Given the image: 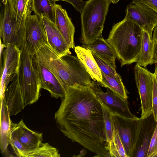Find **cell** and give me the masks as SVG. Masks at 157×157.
I'll use <instances>...</instances> for the list:
<instances>
[{"label":"cell","mask_w":157,"mask_h":157,"mask_svg":"<svg viewBox=\"0 0 157 157\" xmlns=\"http://www.w3.org/2000/svg\"><path fill=\"white\" fill-rule=\"evenodd\" d=\"M54 119L61 132L96 154L110 157L100 101L89 85L67 87Z\"/></svg>","instance_id":"1"},{"label":"cell","mask_w":157,"mask_h":157,"mask_svg":"<svg viewBox=\"0 0 157 157\" xmlns=\"http://www.w3.org/2000/svg\"><path fill=\"white\" fill-rule=\"evenodd\" d=\"M20 50L17 75L19 87L12 94L7 104L10 116L16 115L28 105L36 102L40 96V83L33 65V56L29 53L25 39Z\"/></svg>","instance_id":"2"},{"label":"cell","mask_w":157,"mask_h":157,"mask_svg":"<svg viewBox=\"0 0 157 157\" xmlns=\"http://www.w3.org/2000/svg\"><path fill=\"white\" fill-rule=\"evenodd\" d=\"M143 32L137 25L124 18L113 24L106 40L115 50L121 67L137 62Z\"/></svg>","instance_id":"3"},{"label":"cell","mask_w":157,"mask_h":157,"mask_svg":"<svg viewBox=\"0 0 157 157\" xmlns=\"http://www.w3.org/2000/svg\"><path fill=\"white\" fill-rule=\"evenodd\" d=\"M111 2L109 0H88L81 12V41L88 44L102 37L106 16Z\"/></svg>","instance_id":"4"},{"label":"cell","mask_w":157,"mask_h":157,"mask_svg":"<svg viewBox=\"0 0 157 157\" xmlns=\"http://www.w3.org/2000/svg\"><path fill=\"white\" fill-rule=\"evenodd\" d=\"M112 116L114 128L120 137L127 157H133L142 119L128 117L112 113Z\"/></svg>","instance_id":"5"},{"label":"cell","mask_w":157,"mask_h":157,"mask_svg":"<svg viewBox=\"0 0 157 157\" xmlns=\"http://www.w3.org/2000/svg\"><path fill=\"white\" fill-rule=\"evenodd\" d=\"M0 41L6 47L9 44L20 49L24 41L19 33L16 18L8 0H0Z\"/></svg>","instance_id":"6"},{"label":"cell","mask_w":157,"mask_h":157,"mask_svg":"<svg viewBox=\"0 0 157 157\" xmlns=\"http://www.w3.org/2000/svg\"><path fill=\"white\" fill-rule=\"evenodd\" d=\"M135 79L140 100V118L144 119L152 114L154 73L136 63L134 68Z\"/></svg>","instance_id":"7"},{"label":"cell","mask_w":157,"mask_h":157,"mask_svg":"<svg viewBox=\"0 0 157 157\" xmlns=\"http://www.w3.org/2000/svg\"><path fill=\"white\" fill-rule=\"evenodd\" d=\"M124 18L132 21L149 34L152 40V33L157 25V13L146 5L132 1L127 6Z\"/></svg>","instance_id":"8"},{"label":"cell","mask_w":157,"mask_h":157,"mask_svg":"<svg viewBox=\"0 0 157 157\" xmlns=\"http://www.w3.org/2000/svg\"><path fill=\"white\" fill-rule=\"evenodd\" d=\"M25 40L29 53L34 56L42 47L49 45L42 18L31 15L27 21Z\"/></svg>","instance_id":"9"},{"label":"cell","mask_w":157,"mask_h":157,"mask_svg":"<svg viewBox=\"0 0 157 157\" xmlns=\"http://www.w3.org/2000/svg\"><path fill=\"white\" fill-rule=\"evenodd\" d=\"M21 54L20 49L10 44L8 45L3 51V66L0 78L1 99L4 98L10 82L17 78Z\"/></svg>","instance_id":"10"},{"label":"cell","mask_w":157,"mask_h":157,"mask_svg":"<svg viewBox=\"0 0 157 157\" xmlns=\"http://www.w3.org/2000/svg\"><path fill=\"white\" fill-rule=\"evenodd\" d=\"M89 86L93 89L99 100L107 106L112 113L130 118L137 117L130 112L127 100L116 94L107 88V91L104 92L98 82L92 81Z\"/></svg>","instance_id":"11"},{"label":"cell","mask_w":157,"mask_h":157,"mask_svg":"<svg viewBox=\"0 0 157 157\" xmlns=\"http://www.w3.org/2000/svg\"><path fill=\"white\" fill-rule=\"evenodd\" d=\"M33 62L39 79L40 88L48 90L54 98H63L66 89L54 74L37 61L33 59Z\"/></svg>","instance_id":"12"},{"label":"cell","mask_w":157,"mask_h":157,"mask_svg":"<svg viewBox=\"0 0 157 157\" xmlns=\"http://www.w3.org/2000/svg\"><path fill=\"white\" fill-rule=\"evenodd\" d=\"M42 17L51 48L60 57L71 54L70 48L55 23L50 20L47 14H43Z\"/></svg>","instance_id":"13"},{"label":"cell","mask_w":157,"mask_h":157,"mask_svg":"<svg viewBox=\"0 0 157 157\" xmlns=\"http://www.w3.org/2000/svg\"><path fill=\"white\" fill-rule=\"evenodd\" d=\"M10 129L15 134L28 153L34 150L42 143V133L29 128L22 119L17 123L11 121Z\"/></svg>","instance_id":"14"},{"label":"cell","mask_w":157,"mask_h":157,"mask_svg":"<svg viewBox=\"0 0 157 157\" xmlns=\"http://www.w3.org/2000/svg\"><path fill=\"white\" fill-rule=\"evenodd\" d=\"M53 4L55 12L54 23L70 48L74 49L75 26L66 10L60 5L55 3Z\"/></svg>","instance_id":"15"},{"label":"cell","mask_w":157,"mask_h":157,"mask_svg":"<svg viewBox=\"0 0 157 157\" xmlns=\"http://www.w3.org/2000/svg\"><path fill=\"white\" fill-rule=\"evenodd\" d=\"M157 122L152 114L146 118L142 119L133 157H147L150 143Z\"/></svg>","instance_id":"16"},{"label":"cell","mask_w":157,"mask_h":157,"mask_svg":"<svg viewBox=\"0 0 157 157\" xmlns=\"http://www.w3.org/2000/svg\"><path fill=\"white\" fill-rule=\"evenodd\" d=\"M8 0L16 17L18 31L25 38L26 22L32 11V0Z\"/></svg>","instance_id":"17"},{"label":"cell","mask_w":157,"mask_h":157,"mask_svg":"<svg viewBox=\"0 0 157 157\" xmlns=\"http://www.w3.org/2000/svg\"><path fill=\"white\" fill-rule=\"evenodd\" d=\"M75 51L78 59L84 66L92 79L98 83L102 81L101 71L91 51L81 46L75 47Z\"/></svg>","instance_id":"18"},{"label":"cell","mask_w":157,"mask_h":157,"mask_svg":"<svg viewBox=\"0 0 157 157\" xmlns=\"http://www.w3.org/2000/svg\"><path fill=\"white\" fill-rule=\"evenodd\" d=\"M82 46L89 49L107 63L116 66L115 60L117 57L116 53L106 40L102 37L97 38L88 44Z\"/></svg>","instance_id":"19"},{"label":"cell","mask_w":157,"mask_h":157,"mask_svg":"<svg viewBox=\"0 0 157 157\" xmlns=\"http://www.w3.org/2000/svg\"><path fill=\"white\" fill-rule=\"evenodd\" d=\"M1 102L0 149L2 153L3 154L7 151V148L9 144V138L12 121L3 98L1 99Z\"/></svg>","instance_id":"20"},{"label":"cell","mask_w":157,"mask_h":157,"mask_svg":"<svg viewBox=\"0 0 157 157\" xmlns=\"http://www.w3.org/2000/svg\"><path fill=\"white\" fill-rule=\"evenodd\" d=\"M101 72L102 81L101 83H98L99 85L109 88L116 94L124 99L127 100L128 98V92L120 75L117 76H114L108 75Z\"/></svg>","instance_id":"21"},{"label":"cell","mask_w":157,"mask_h":157,"mask_svg":"<svg viewBox=\"0 0 157 157\" xmlns=\"http://www.w3.org/2000/svg\"><path fill=\"white\" fill-rule=\"evenodd\" d=\"M154 42L148 33L143 30L141 48L137 63L144 67L150 64L152 57Z\"/></svg>","instance_id":"22"},{"label":"cell","mask_w":157,"mask_h":157,"mask_svg":"<svg viewBox=\"0 0 157 157\" xmlns=\"http://www.w3.org/2000/svg\"><path fill=\"white\" fill-rule=\"evenodd\" d=\"M32 10L35 14L41 17L43 14H47L50 20L54 22V9L53 4L49 0H32Z\"/></svg>","instance_id":"23"},{"label":"cell","mask_w":157,"mask_h":157,"mask_svg":"<svg viewBox=\"0 0 157 157\" xmlns=\"http://www.w3.org/2000/svg\"><path fill=\"white\" fill-rule=\"evenodd\" d=\"M60 155L57 149L48 143H41L34 150L28 152L26 157H59Z\"/></svg>","instance_id":"24"},{"label":"cell","mask_w":157,"mask_h":157,"mask_svg":"<svg viewBox=\"0 0 157 157\" xmlns=\"http://www.w3.org/2000/svg\"><path fill=\"white\" fill-rule=\"evenodd\" d=\"M114 128L113 137L108 145L110 157H127L120 137L114 127Z\"/></svg>","instance_id":"25"},{"label":"cell","mask_w":157,"mask_h":157,"mask_svg":"<svg viewBox=\"0 0 157 157\" xmlns=\"http://www.w3.org/2000/svg\"><path fill=\"white\" fill-rule=\"evenodd\" d=\"M100 101L103 109L106 133L109 144L112 140L114 135V128L112 116V112L107 106Z\"/></svg>","instance_id":"26"},{"label":"cell","mask_w":157,"mask_h":157,"mask_svg":"<svg viewBox=\"0 0 157 157\" xmlns=\"http://www.w3.org/2000/svg\"><path fill=\"white\" fill-rule=\"evenodd\" d=\"M10 145L17 156L26 157L28 151L20 142L14 132L10 129L9 138Z\"/></svg>","instance_id":"27"},{"label":"cell","mask_w":157,"mask_h":157,"mask_svg":"<svg viewBox=\"0 0 157 157\" xmlns=\"http://www.w3.org/2000/svg\"><path fill=\"white\" fill-rule=\"evenodd\" d=\"M91 53L101 72L110 76H117L119 75L116 71V66L107 63L95 53Z\"/></svg>","instance_id":"28"},{"label":"cell","mask_w":157,"mask_h":157,"mask_svg":"<svg viewBox=\"0 0 157 157\" xmlns=\"http://www.w3.org/2000/svg\"><path fill=\"white\" fill-rule=\"evenodd\" d=\"M147 157H157V122L150 143Z\"/></svg>","instance_id":"29"},{"label":"cell","mask_w":157,"mask_h":157,"mask_svg":"<svg viewBox=\"0 0 157 157\" xmlns=\"http://www.w3.org/2000/svg\"><path fill=\"white\" fill-rule=\"evenodd\" d=\"M153 82L152 114L157 122V75L155 72L153 74Z\"/></svg>","instance_id":"30"},{"label":"cell","mask_w":157,"mask_h":157,"mask_svg":"<svg viewBox=\"0 0 157 157\" xmlns=\"http://www.w3.org/2000/svg\"><path fill=\"white\" fill-rule=\"evenodd\" d=\"M52 3L62 1L66 2L71 4L77 11L81 13L86 3V1L82 0H49Z\"/></svg>","instance_id":"31"},{"label":"cell","mask_w":157,"mask_h":157,"mask_svg":"<svg viewBox=\"0 0 157 157\" xmlns=\"http://www.w3.org/2000/svg\"><path fill=\"white\" fill-rule=\"evenodd\" d=\"M132 1L144 3L153 10L157 13V0H132Z\"/></svg>","instance_id":"32"},{"label":"cell","mask_w":157,"mask_h":157,"mask_svg":"<svg viewBox=\"0 0 157 157\" xmlns=\"http://www.w3.org/2000/svg\"><path fill=\"white\" fill-rule=\"evenodd\" d=\"M153 42L154 46L152 57L150 65L157 63V41Z\"/></svg>","instance_id":"33"},{"label":"cell","mask_w":157,"mask_h":157,"mask_svg":"<svg viewBox=\"0 0 157 157\" xmlns=\"http://www.w3.org/2000/svg\"><path fill=\"white\" fill-rule=\"evenodd\" d=\"M152 40L153 41H157V25L153 30V33L152 37Z\"/></svg>","instance_id":"34"},{"label":"cell","mask_w":157,"mask_h":157,"mask_svg":"<svg viewBox=\"0 0 157 157\" xmlns=\"http://www.w3.org/2000/svg\"><path fill=\"white\" fill-rule=\"evenodd\" d=\"M111 3H112L114 4L117 3L120 0H109Z\"/></svg>","instance_id":"35"},{"label":"cell","mask_w":157,"mask_h":157,"mask_svg":"<svg viewBox=\"0 0 157 157\" xmlns=\"http://www.w3.org/2000/svg\"><path fill=\"white\" fill-rule=\"evenodd\" d=\"M155 73L157 75V63H156V65L155 66Z\"/></svg>","instance_id":"36"}]
</instances>
